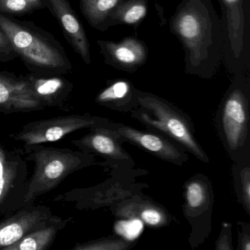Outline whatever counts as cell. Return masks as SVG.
<instances>
[{"label":"cell","instance_id":"obj_1","mask_svg":"<svg viewBox=\"0 0 250 250\" xmlns=\"http://www.w3.org/2000/svg\"><path fill=\"white\" fill-rule=\"evenodd\" d=\"M169 30L182 44L186 74L212 78L223 58L224 39L211 0H181Z\"/></svg>","mask_w":250,"mask_h":250},{"label":"cell","instance_id":"obj_2","mask_svg":"<svg viewBox=\"0 0 250 250\" xmlns=\"http://www.w3.org/2000/svg\"><path fill=\"white\" fill-rule=\"evenodd\" d=\"M0 28L12 43L17 57L30 73L42 76L65 75L73 66L56 38L33 21L0 14Z\"/></svg>","mask_w":250,"mask_h":250},{"label":"cell","instance_id":"obj_3","mask_svg":"<svg viewBox=\"0 0 250 250\" xmlns=\"http://www.w3.org/2000/svg\"><path fill=\"white\" fill-rule=\"evenodd\" d=\"M24 157L34 163V170L29 179L24 206L34 204L41 196L50 192L80 169L93 165L92 153L69 148L46 147L43 144L29 145L21 147Z\"/></svg>","mask_w":250,"mask_h":250},{"label":"cell","instance_id":"obj_4","mask_svg":"<svg viewBox=\"0 0 250 250\" xmlns=\"http://www.w3.org/2000/svg\"><path fill=\"white\" fill-rule=\"evenodd\" d=\"M136 97L142 109L133 112L134 118L166 134L200 160L208 162V158L194 137L189 122L172 105L152 93L137 89Z\"/></svg>","mask_w":250,"mask_h":250},{"label":"cell","instance_id":"obj_5","mask_svg":"<svg viewBox=\"0 0 250 250\" xmlns=\"http://www.w3.org/2000/svg\"><path fill=\"white\" fill-rule=\"evenodd\" d=\"M222 10L223 58L229 72L250 67V0H218Z\"/></svg>","mask_w":250,"mask_h":250},{"label":"cell","instance_id":"obj_6","mask_svg":"<svg viewBox=\"0 0 250 250\" xmlns=\"http://www.w3.org/2000/svg\"><path fill=\"white\" fill-rule=\"evenodd\" d=\"M22 148L0 143V218L24 206L28 167Z\"/></svg>","mask_w":250,"mask_h":250},{"label":"cell","instance_id":"obj_7","mask_svg":"<svg viewBox=\"0 0 250 250\" xmlns=\"http://www.w3.org/2000/svg\"><path fill=\"white\" fill-rule=\"evenodd\" d=\"M109 121L90 115H62L27 123L22 128L8 135L11 140L20 142L23 146L45 144L62 140L78 130L105 126Z\"/></svg>","mask_w":250,"mask_h":250},{"label":"cell","instance_id":"obj_8","mask_svg":"<svg viewBox=\"0 0 250 250\" xmlns=\"http://www.w3.org/2000/svg\"><path fill=\"white\" fill-rule=\"evenodd\" d=\"M249 80L244 71L235 74L222 109V127L229 150L239 149L248 133Z\"/></svg>","mask_w":250,"mask_h":250},{"label":"cell","instance_id":"obj_9","mask_svg":"<svg viewBox=\"0 0 250 250\" xmlns=\"http://www.w3.org/2000/svg\"><path fill=\"white\" fill-rule=\"evenodd\" d=\"M49 207L27 205L0 220V250L13 245L35 229L58 218Z\"/></svg>","mask_w":250,"mask_h":250},{"label":"cell","instance_id":"obj_10","mask_svg":"<svg viewBox=\"0 0 250 250\" xmlns=\"http://www.w3.org/2000/svg\"><path fill=\"white\" fill-rule=\"evenodd\" d=\"M45 109L25 75L0 71V113H29Z\"/></svg>","mask_w":250,"mask_h":250},{"label":"cell","instance_id":"obj_11","mask_svg":"<svg viewBox=\"0 0 250 250\" xmlns=\"http://www.w3.org/2000/svg\"><path fill=\"white\" fill-rule=\"evenodd\" d=\"M97 44L105 63L125 72H136L148 56L147 45L136 38H124L118 42L98 40Z\"/></svg>","mask_w":250,"mask_h":250},{"label":"cell","instance_id":"obj_12","mask_svg":"<svg viewBox=\"0 0 250 250\" xmlns=\"http://www.w3.org/2000/svg\"><path fill=\"white\" fill-rule=\"evenodd\" d=\"M46 8L56 19L64 38L84 63L91 64L90 43L83 24L69 0H44Z\"/></svg>","mask_w":250,"mask_h":250},{"label":"cell","instance_id":"obj_13","mask_svg":"<svg viewBox=\"0 0 250 250\" xmlns=\"http://www.w3.org/2000/svg\"><path fill=\"white\" fill-rule=\"evenodd\" d=\"M107 128L115 131L120 137L164 160L172 163L184 162L187 155L162 136L137 130L121 124L109 123Z\"/></svg>","mask_w":250,"mask_h":250},{"label":"cell","instance_id":"obj_14","mask_svg":"<svg viewBox=\"0 0 250 250\" xmlns=\"http://www.w3.org/2000/svg\"><path fill=\"white\" fill-rule=\"evenodd\" d=\"M33 93L45 108H56L68 112V100L74 84L62 75L42 76L29 73L25 75Z\"/></svg>","mask_w":250,"mask_h":250},{"label":"cell","instance_id":"obj_15","mask_svg":"<svg viewBox=\"0 0 250 250\" xmlns=\"http://www.w3.org/2000/svg\"><path fill=\"white\" fill-rule=\"evenodd\" d=\"M117 133L105 126H96L90 128V132L83 137L71 140L73 146L81 151L96 153L104 157L117 161H125L129 156L118 144Z\"/></svg>","mask_w":250,"mask_h":250},{"label":"cell","instance_id":"obj_16","mask_svg":"<svg viewBox=\"0 0 250 250\" xmlns=\"http://www.w3.org/2000/svg\"><path fill=\"white\" fill-rule=\"evenodd\" d=\"M73 218L63 219L58 216L57 219L44 226L41 227L30 232L13 245L4 250H48L53 245L60 231L65 228Z\"/></svg>","mask_w":250,"mask_h":250},{"label":"cell","instance_id":"obj_17","mask_svg":"<svg viewBox=\"0 0 250 250\" xmlns=\"http://www.w3.org/2000/svg\"><path fill=\"white\" fill-rule=\"evenodd\" d=\"M147 3L148 0H122L111 14L108 27L125 24L137 28L147 15Z\"/></svg>","mask_w":250,"mask_h":250},{"label":"cell","instance_id":"obj_18","mask_svg":"<svg viewBox=\"0 0 250 250\" xmlns=\"http://www.w3.org/2000/svg\"><path fill=\"white\" fill-rule=\"evenodd\" d=\"M122 0H80V8L90 27L101 32L109 29L108 20Z\"/></svg>","mask_w":250,"mask_h":250},{"label":"cell","instance_id":"obj_19","mask_svg":"<svg viewBox=\"0 0 250 250\" xmlns=\"http://www.w3.org/2000/svg\"><path fill=\"white\" fill-rule=\"evenodd\" d=\"M137 89L131 82L125 79L111 81L96 98V103L104 106L137 104Z\"/></svg>","mask_w":250,"mask_h":250},{"label":"cell","instance_id":"obj_20","mask_svg":"<svg viewBox=\"0 0 250 250\" xmlns=\"http://www.w3.org/2000/svg\"><path fill=\"white\" fill-rule=\"evenodd\" d=\"M121 213L124 216L139 218L143 223L151 227L163 226L167 221L164 210L151 204L126 205L121 209Z\"/></svg>","mask_w":250,"mask_h":250},{"label":"cell","instance_id":"obj_21","mask_svg":"<svg viewBox=\"0 0 250 250\" xmlns=\"http://www.w3.org/2000/svg\"><path fill=\"white\" fill-rule=\"evenodd\" d=\"M46 8L44 0H0V14L24 16Z\"/></svg>","mask_w":250,"mask_h":250},{"label":"cell","instance_id":"obj_22","mask_svg":"<svg viewBox=\"0 0 250 250\" xmlns=\"http://www.w3.org/2000/svg\"><path fill=\"white\" fill-rule=\"evenodd\" d=\"M208 200V187L203 181H191L187 186L186 201L189 210H196L203 208Z\"/></svg>","mask_w":250,"mask_h":250},{"label":"cell","instance_id":"obj_23","mask_svg":"<svg viewBox=\"0 0 250 250\" xmlns=\"http://www.w3.org/2000/svg\"><path fill=\"white\" fill-rule=\"evenodd\" d=\"M129 243L118 238H100L84 243H77L72 250H124L130 248Z\"/></svg>","mask_w":250,"mask_h":250},{"label":"cell","instance_id":"obj_24","mask_svg":"<svg viewBox=\"0 0 250 250\" xmlns=\"http://www.w3.org/2000/svg\"><path fill=\"white\" fill-rule=\"evenodd\" d=\"M114 228L115 232L126 241H132L138 238L144 229L143 221L137 217L117 222Z\"/></svg>","mask_w":250,"mask_h":250},{"label":"cell","instance_id":"obj_25","mask_svg":"<svg viewBox=\"0 0 250 250\" xmlns=\"http://www.w3.org/2000/svg\"><path fill=\"white\" fill-rule=\"evenodd\" d=\"M17 57L11 41L6 33L0 28V62L14 61Z\"/></svg>","mask_w":250,"mask_h":250},{"label":"cell","instance_id":"obj_26","mask_svg":"<svg viewBox=\"0 0 250 250\" xmlns=\"http://www.w3.org/2000/svg\"><path fill=\"white\" fill-rule=\"evenodd\" d=\"M241 180V197L247 211L250 213V167L244 168L240 173Z\"/></svg>","mask_w":250,"mask_h":250},{"label":"cell","instance_id":"obj_27","mask_svg":"<svg viewBox=\"0 0 250 250\" xmlns=\"http://www.w3.org/2000/svg\"><path fill=\"white\" fill-rule=\"evenodd\" d=\"M228 240H229V237L228 236L227 234L222 235L220 239L218 241L216 249H217V250H231L232 247L229 246V243Z\"/></svg>","mask_w":250,"mask_h":250},{"label":"cell","instance_id":"obj_28","mask_svg":"<svg viewBox=\"0 0 250 250\" xmlns=\"http://www.w3.org/2000/svg\"><path fill=\"white\" fill-rule=\"evenodd\" d=\"M241 249L243 250H250V236L248 235H244L241 241Z\"/></svg>","mask_w":250,"mask_h":250}]
</instances>
